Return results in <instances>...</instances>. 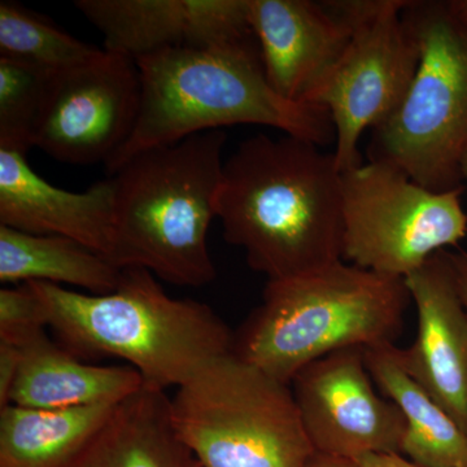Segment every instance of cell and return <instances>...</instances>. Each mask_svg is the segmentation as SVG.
Instances as JSON below:
<instances>
[{
  "instance_id": "obj_11",
  "label": "cell",
  "mask_w": 467,
  "mask_h": 467,
  "mask_svg": "<svg viewBox=\"0 0 467 467\" xmlns=\"http://www.w3.org/2000/svg\"><path fill=\"white\" fill-rule=\"evenodd\" d=\"M290 386L317 453L353 461L368 454H401L404 414L377 391L365 348L330 353L301 368Z\"/></svg>"
},
{
  "instance_id": "obj_21",
  "label": "cell",
  "mask_w": 467,
  "mask_h": 467,
  "mask_svg": "<svg viewBox=\"0 0 467 467\" xmlns=\"http://www.w3.org/2000/svg\"><path fill=\"white\" fill-rule=\"evenodd\" d=\"M101 50L16 3H0V57L54 73L90 60Z\"/></svg>"
},
{
  "instance_id": "obj_7",
  "label": "cell",
  "mask_w": 467,
  "mask_h": 467,
  "mask_svg": "<svg viewBox=\"0 0 467 467\" xmlns=\"http://www.w3.org/2000/svg\"><path fill=\"white\" fill-rule=\"evenodd\" d=\"M169 407L202 467H306L316 453L290 384L233 352L178 387Z\"/></svg>"
},
{
  "instance_id": "obj_19",
  "label": "cell",
  "mask_w": 467,
  "mask_h": 467,
  "mask_svg": "<svg viewBox=\"0 0 467 467\" xmlns=\"http://www.w3.org/2000/svg\"><path fill=\"white\" fill-rule=\"evenodd\" d=\"M122 269L81 243L58 235H38L0 225L2 284L67 285L88 294H110Z\"/></svg>"
},
{
  "instance_id": "obj_24",
  "label": "cell",
  "mask_w": 467,
  "mask_h": 467,
  "mask_svg": "<svg viewBox=\"0 0 467 467\" xmlns=\"http://www.w3.org/2000/svg\"><path fill=\"white\" fill-rule=\"evenodd\" d=\"M20 364L21 349L14 344L0 342V409L9 405Z\"/></svg>"
},
{
  "instance_id": "obj_12",
  "label": "cell",
  "mask_w": 467,
  "mask_h": 467,
  "mask_svg": "<svg viewBox=\"0 0 467 467\" xmlns=\"http://www.w3.org/2000/svg\"><path fill=\"white\" fill-rule=\"evenodd\" d=\"M418 331L409 348L396 347L401 367L467 434V312L447 251L405 276Z\"/></svg>"
},
{
  "instance_id": "obj_13",
  "label": "cell",
  "mask_w": 467,
  "mask_h": 467,
  "mask_svg": "<svg viewBox=\"0 0 467 467\" xmlns=\"http://www.w3.org/2000/svg\"><path fill=\"white\" fill-rule=\"evenodd\" d=\"M104 36V50L137 58L202 47L252 34L248 0H78Z\"/></svg>"
},
{
  "instance_id": "obj_22",
  "label": "cell",
  "mask_w": 467,
  "mask_h": 467,
  "mask_svg": "<svg viewBox=\"0 0 467 467\" xmlns=\"http://www.w3.org/2000/svg\"><path fill=\"white\" fill-rule=\"evenodd\" d=\"M51 73L0 57V150L26 153L33 147Z\"/></svg>"
},
{
  "instance_id": "obj_28",
  "label": "cell",
  "mask_w": 467,
  "mask_h": 467,
  "mask_svg": "<svg viewBox=\"0 0 467 467\" xmlns=\"http://www.w3.org/2000/svg\"><path fill=\"white\" fill-rule=\"evenodd\" d=\"M451 14L467 26V0H448Z\"/></svg>"
},
{
  "instance_id": "obj_29",
  "label": "cell",
  "mask_w": 467,
  "mask_h": 467,
  "mask_svg": "<svg viewBox=\"0 0 467 467\" xmlns=\"http://www.w3.org/2000/svg\"><path fill=\"white\" fill-rule=\"evenodd\" d=\"M461 173H462L463 182H467V150L461 162Z\"/></svg>"
},
{
  "instance_id": "obj_9",
  "label": "cell",
  "mask_w": 467,
  "mask_h": 467,
  "mask_svg": "<svg viewBox=\"0 0 467 467\" xmlns=\"http://www.w3.org/2000/svg\"><path fill=\"white\" fill-rule=\"evenodd\" d=\"M408 2H333L352 26V38L306 103L330 113L337 133L335 162L342 173L364 164L358 150L361 135L396 112L416 76L420 48L402 18Z\"/></svg>"
},
{
  "instance_id": "obj_1",
  "label": "cell",
  "mask_w": 467,
  "mask_h": 467,
  "mask_svg": "<svg viewBox=\"0 0 467 467\" xmlns=\"http://www.w3.org/2000/svg\"><path fill=\"white\" fill-rule=\"evenodd\" d=\"M216 216L267 281L343 260L342 171L334 152L301 138L243 140L223 164Z\"/></svg>"
},
{
  "instance_id": "obj_23",
  "label": "cell",
  "mask_w": 467,
  "mask_h": 467,
  "mask_svg": "<svg viewBox=\"0 0 467 467\" xmlns=\"http://www.w3.org/2000/svg\"><path fill=\"white\" fill-rule=\"evenodd\" d=\"M47 316L42 301L29 284L0 290V342L23 348L47 333Z\"/></svg>"
},
{
  "instance_id": "obj_6",
  "label": "cell",
  "mask_w": 467,
  "mask_h": 467,
  "mask_svg": "<svg viewBox=\"0 0 467 467\" xmlns=\"http://www.w3.org/2000/svg\"><path fill=\"white\" fill-rule=\"evenodd\" d=\"M402 18L420 48L400 107L373 129L368 161L401 169L434 192L463 190L467 150V26L448 2L409 0Z\"/></svg>"
},
{
  "instance_id": "obj_10",
  "label": "cell",
  "mask_w": 467,
  "mask_h": 467,
  "mask_svg": "<svg viewBox=\"0 0 467 467\" xmlns=\"http://www.w3.org/2000/svg\"><path fill=\"white\" fill-rule=\"evenodd\" d=\"M140 98L137 61L103 48L48 77L33 146L67 164L106 165L133 134Z\"/></svg>"
},
{
  "instance_id": "obj_14",
  "label": "cell",
  "mask_w": 467,
  "mask_h": 467,
  "mask_svg": "<svg viewBox=\"0 0 467 467\" xmlns=\"http://www.w3.org/2000/svg\"><path fill=\"white\" fill-rule=\"evenodd\" d=\"M248 20L267 81L296 103H306L352 38V26L333 2L248 0Z\"/></svg>"
},
{
  "instance_id": "obj_3",
  "label": "cell",
  "mask_w": 467,
  "mask_h": 467,
  "mask_svg": "<svg viewBox=\"0 0 467 467\" xmlns=\"http://www.w3.org/2000/svg\"><path fill=\"white\" fill-rule=\"evenodd\" d=\"M29 285L64 348L85 361L124 359L155 389L183 386L233 349L234 331L211 306L173 299L143 267L122 269L119 287L106 295Z\"/></svg>"
},
{
  "instance_id": "obj_20",
  "label": "cell",
  "mask_w": 467,
  "mask_h": 467,
  "mask_svg": "<svg viewBox=\"0 0 467 467\" xmlns=\"http://www.w3.org/2000/svg\"><path fill=\"white\" fill-rule=\"evenodd\" d=\"M116 405L36 409L9 404L0 409V467L67 466Z\"/></svg>"
},
{
  "instance_id": "obj_27",
  "label": "cell",
  "mask_w": 467,
  "mask_h": 467,
  "mask_svg": "<svg viewBox=\"0 0 467 467\" xmlns=\"http://www.w3.org/2000/svg\"><path fill=\"white\" fill-rule=\"evenodd\" d=\"M306 467H356L355 461L316 451Z\"/></svg>"
},
{
  "instance_id": "obj_8",
  "label": "cell",
  "mask_w": 467,
  "mask_h": 467,
  "mask_svg": "<svg viewBox=\"0 0 467 467\" xmlns=\"http://www.w3.org/2000/svg\"><path fill=\"white\" fill-rule=\"evenodd\" d=\"M462 192H431L386 162L343 171V261L380 275H411L466 238Z\"/></svg>"
},
{
  "instance_id": "obj_26",
  "label": "cell",
  "mask_w": 467,
  "mask_h": 467,
  "mask_svg": "<svg viewBox=\"0 0 467 467\" xmlns=\"http://www.w3.org/2000/svg\"><path fill=\"white\" fill-rule=\"evenodd\" d=\"M447 254L451 269H453L454 279H456L461 299H462L467 312V252L462 250L457 252L447 251Z\"/></svg>"
},
{
  "instance_id": "obj_17",
  "label": "cell",
  "mask_w": 467,
  "mask_h": 467,
  "mask_svg": "<svg viewBox=\"0 0 467 467\" xmlns=\"http://www.w3.org/2000/svg\"><path fill=\"white\" fill-rule=\"evenodd\" d=\"M169 405L164 389L143 384L64 467H202L175 432Z\"/></svg>"
},
{
  "instance_id": "obj_16",
  "label": "cell",
  "mask_w": 467,
  "mask_h": 467,
  "mask_svg": "<svg viewBox=\"0 0 467 467\" xmlns=\"http://www.w3.org/2000/svg\"><path fill=\"white\" fill-rule=\"evenodd\" d=\"M21 349L9 404L36 409L116 405L142 389L131 367H100L77 358L47 333Z\"/></svg>"
},
{
  "instance_id": "obj_5",
  "label": "cell",
  "mask_w": 467,
  "mask_h": 467,
  "mask_svg": "<svg viewBox=\"0 0 467 467\" xmlns=\"http://www.w3.org/2000/svg\"><path fill=\"white\" fill-rule=\"evenodd\" d=\"M223 130L144 150L110 175L119 269L143 267L162 281L202 287L216 278L207 235L223 181Z\"/></svg>"
},
{
  "instance_id": "obj_25",
  "label": "cell",
  "mask_w": 467,
  "mask_h": 467,
  "mask_svg": "<svg viewBox=\"0 0 467 467\" xmlns=\"http://www.w3.org/2000/svg\"><path fill=\"white\" fill-rule=\"evenodd\" d=\"M356 467H423L398 453L368 454L355 460Z\"/></svg>"
},
{
  "instance_id": "obj_18",
  "label": "cell",
  "mask_w": 467,
  "mask_h": 467,
  "mask_svg": "<svg viewBox=\"0 0 467 467\" xmlns=\"http://www.w3.org/2000/svg\"><path fill=\"white\" fill-rule=\"evenodd\" d=\"M377 389L395 402L407 422L401 456L423 467H467V434L399 362L395 344L365 348Z\"/></svg>"
},
{
  "instance_id": "obj_15",
  "label": "cell",
  "mask_w": 467,
  "mask_h": 467,
  "mask_svg": "<svg viewBox=\"0 0 467 467\" xmlns=\"http://www.w3.org/2000/svg\"><path fill=\"white\" fill-rule=\"evenodd\" d=\"M115 196L112 177L84 192H70L39 177L26 153L0 150V225L66 236L112 263Z\"/></svg>"
},
{
  "instance_id": "obj_4",
  "label": "cell",
  "mask_w": 467,
  "mask_h": 467,
  "mask_svg": "<svg viewBox=\"0 0 467 467\" xmlns=\"http://www.w3.org/2000/svg\"><path fill=\"white\" fill-rule=\"evenodd\" d=\"M410 303L405 278L337 261L267 281L259 306L234 331L232 352L291 384L337 350L395 344Z\"/></svg>"
},
{
  "instance_id": "obj_2",
  "label": "cell",
  "mask_w": 467,
  "mask_h": 467,
  "mask_svg": "<svg viewBox=\"0 0 467 467\" xmlns=\"http://www.w3.org/2000/svg\"><path fill=\"white\" fill-rule=\"evenodd\" d=\"M135 61L142 84L140 115L128 142L107 162L109 175L144 150L230 125L270 126L319 147L337 142L327 109L285 99L270 86L254 33Z\"/></svg>"
}]
</instances>
